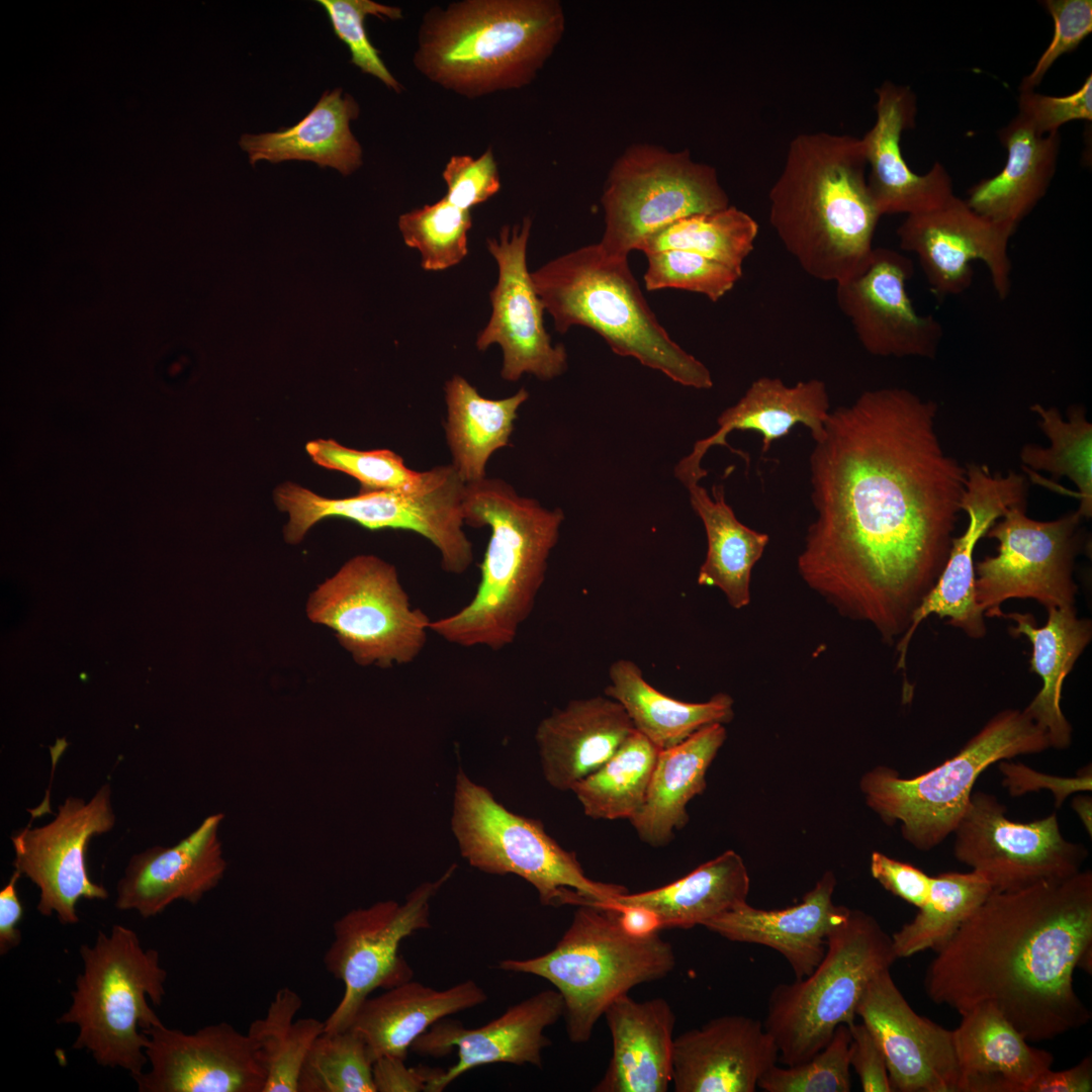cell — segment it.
<instances>
[{"instance_id":"6da1fadb","label":"cell","mask_w":1092,"mask_h":1092,"mask_svg":"<svg viewBox=\"0 0 1092 1092\" xmlns=\"http://www.w3.org/2000/svg\"><path fill=\"white\" fill-rule=\"evenodd\" d=\"M936 415L905 388L864 391L830 411L809 458L816 518L799 573L887 643L935 584L962 512L966 467L944 451Z\"/></svg>"},{"instance_id":"7a4b0ae2","label":"cell","mask_w":1092,"mask_h":1092,"mask_svg":"<svg viewBox=\"0 0 1092 1092\" xmlns=\"http://www.w3.org/2000/svg\"><path fill=\"white\" fill-rule=\"evenodd\" d=\"M1091 871L992 891L936 950L925 992L961 1015L989 1004L1027 1041L1051 1040L1091 1019L1073 980L1091 974Z\"/></svg>"},{"instance_id":"3957f363","label":"cell","mask_w":1092,"mask_h":1092,"mask_svg":"<svg viewBox=\"0 0 1092 1092\" xmlns=\"http://www.w3.org/2000/svg\"><path fill=\"white\" fill-rule=\"evenodd\" d=\"M860 139L798 134L769 190V222L785 249L815 279L840 282L868 260L880 219L867 184Z\"/></svg>"},{"instance_id":"277c9868","label":"cell","mask_w":1092,"mask_h":1092,"mask_svg":"<svg viewBox=\"0 0 1092 1092\" xmlns=\"http://www.w3.org/2000/svg\"><path fill=\"white\" fill-rule=\"evenodd\" d=\"M463 518L467 526L490 530L480 580L466 606L432 620L429 628L451 644L500 650L515 641L535 607L564 513L486 476L466 484Z\"/></svg>"},{"instance_id":"5b68a950","label":"cell","mask_w":1092,"mask_h":1092,"mask_svg":"<svg viewBox=\"0 0 1092 1092\" xmlns=\"http://www.w3.org/2000/svg\"><path fill=\"white\" fill-rule=\"evenodd\" d=\"M565 30L556 0H465L429 10L414 64L467 98L530 84Z\"/></svg>"},{"instance_id":"8992f818","label":"cell","mask_w":1092,"mask_h":1092,"mask_svg":"<svg viewBox=\"0 0 1092 1092\" xmlns=\"http://www.w3.org/2000/svg\"><path fill=\"white\" fill-rule=\"evenodd\" d=\"M531 277L557 332L586 327L617 355L632 357L684 386L713 387L706 365L659 324L627 258L608 254L598 243L549 261Z\"/></svg>"},{"instance_id":"52a82bcc","label":"cell","mask_w":1092,"mask_h":1092,"mask_svg":"<svg viewBox=\"0 0 1092 1092\" xmlns=\"http://www.w3.org/2000/svg\"><path fill=\"white\" fill-rule=\"evenodd\" d=\"M675 967L671 943L658 932L627 934L619 911L603 905L577 906L572 920L549 951L529 959H507L497 968L550 982L563 999L566 1034L587 1042L607 1008L635 986L666 977Z\"/></svg>"},{"instance_id":"ba28073f","label":"cell","mask_w":1092,"mask_h":1092,"mask_svg":"<svg viewBox=\"0 0 1092 1092\" xmlns=\"http://www.w3.org/2000/svg\"><path fill=\"white\" fill-rule=\"evenodd\" d=\"M80 956L83 971L71 992L72 1003L57 1022L78 1027L73 1049L133 1079L148 1064L144 1031L163 1023L148 1002L161 1005L166 993L167 972L159 951L145 949L134 930L115 924L109 934L99 931L93 945L82 944Z\"/></svg>"},{"instance_id":"9c48e42d","label":"cell","mask_w":1092,"mask_h":1092,"mask_svg":"<svg viewBox=\"0 0 1092 1092\" xmlns=\"http://www.w3.org/2000/svg\"><path fill=\"white\" fill-rule=\"evenodd\" d=\"M1051 748L1046 733L1024 710L994 715L953 756L911 779L887 766L860 780L868 806L888 825L901 823L903 837L928 851L953 832L978 777L991 764Z\"/></svg>"},{"instance_id":"30bf717a","label":"cell","mask_w":1092,"mask_h":1092,"mask_svg":"<svg viewBox=\"0 0 1092 1092\" xmlns=\"http://www.w3.org/2000/svg\"><path fill=\"white\" fill-rule=\"evenodd\" d=\"M892 937L871 915L848 909L829 931L826 951L814 971L778 984L767 1000L764 1028L787 1066L821 1051L840 1024L854 1023L869 982L897 960Z\"/></svg>"},{"instance_id":"8fae6325","label":"cell","mask_w":1092,"mask_h":1092,"mask_svg":"<svg viewBox=\"0 0 1092 1092\" xmlns=\"http://www.w3.org/2000/svg\"><path fill=\"white\" fill-rule=\"evenodd\" d=\"M450 822L460 854L472 868L522 878L544 906L605 904L628 893L622 885L588 878L575 852L559 845L540 820L507 809L462 768L455 779Z\"/></svg>"},{"instance_id":"7c38bea8","label":"cell","mask_w":1092,"mask_h":1092,"mask_svg":"<svg viewBox=\"0 0 1092 1092\" xmlns=\"http://www.w3.org/2000/svg\"><path fill=\"white\" fill-rule=\"evenodd\" d=\"M424 472V481L415 490L360 491L343 498L325 497L290 481L282 483L273 497L279 511L288 514L284 539L298 544L327 518L350 520L369 530L412 531L439 551L444 571L462 574L473 560L472 544L463 529L466 483L451 464Z\"/></svg>"},{"instance_id":"4fadbf2b","label":"cell","mask_w":1092,"mask_h":1092,"mask_svg":"<svg viewBox=\"0 0 1092 1092\" xmlns=\"http://www.w3.org/2000/svg\"><path fill=\"white\" fill-rule=\"evenodd\" d=\"M305 612L335 633L357 664L382 668L418 658L432 621L412 607L395 566L371 554L350 558L320 583Z\"/></svg>"},{"instance_id":"5bb4252c","label":"cell","mask_w":1092,"mask_h":1092,"mask_svg":"<svg viewBox=\"0 0 1092 1092\" xmlns=\"http://www.w3.org/2000/svg\"><path fill=\"white\" fill-rule=\"evenodd\" d=\"M601 202L605 230L599 245L625 258L672 221L730 206L714 167L695 162L688 150L649 144L633 145L615 161Z\"/></svg>"},{"instance_id":"9a60e30c","label":"cell","mask_w":1092,"mask_h":1092,"mask_svg":"<svg viewBox=\"0 0 1092 1092\" xmlns=\"http://www.w3.org/2000/svg\"><path fill=\"white\" fill-rule=\"evenodd\" d=\"M455 870L456 864H452L437 880L420 884L402 903L378 901L335 921L324 964L342 981L344 992L325 1020V1031L349 1028L357 1009L374 990L390 989L413 979V969L399 953V945L431 926L432 900Z\"/></svg>"},{"instance_id":"2e32d148","label":"cell","mask_w":1092,"mask_h":1092,"mask_svg":"<svg viewBox=\"0 0 1092 1092\" xmlns=\"http://www.w3.org/2000/svg\"><path fill=\"white\" fill-rule=\"evenodd\" d=\"M1083 518L1071 512L1041 522L1026 515V503L1007 509L986 537L997 554L975 566V600L985 617H1002L1010 599H1032L1045 609L1074 607V562L1082 548Z\"/></svg>"},{"instance_id":"e0dca14e","label":"cell","mask_w":1092,"mask_h":1092,"mask_svg":"<svg viewBox=\"0 0 1092 1092\" xmlns=\"http://www.w3.org/2000/svg\"><path fill=\"white\" fill-rule=\"evenodd\" d=\"M1005 813L994 795L973 791L952 832L956 858L982 875L992 891L1021 890L1082 871L1088 850L1064 838L1056 812L1027 823Z\"/></svg>"},{"instance_id":"ac0fdd59","label":"cell","mask_w":1092,"mask_h":1092,"mask_svg":"<svg viewBox=\"0 0 1092 1092\" xmlns=\"http://www.w3.org/2000/svg\"><path fill=\"white\" fill-rule=\"evenodd\" d=\"M50 823L29 825L11 837L15 850L13 866L39 889L37 911L56 913L64 925L79 922L76 905L80 899L108 897L106 889L88 874L86 853L94 835L108 832L115 823L109 784L99 788L85 802L68 797Z\"/></svg>"},{"instance_id":"d6986e66","label":"cell","mask_w":1092,"mask_h":1092,"mask_svg":"<svg viewBox=\"0 0 1092 1092\" xmlns=\"http://www.w3.org/2000/svg\"><path fill=\"white\" fill-rule=\"evenodd\" d=\"M532 220L504 225L498 239H487L489 253L498 267L497 283L489 292L491 314L478 333L480 351L497 344L503 351L500 376L517 381L525 374L551 380L567 369L563 345H553L544 327L545 307L536 292L527 266V245Z\"/></svg>"},{"instance_id":"ffe728a7","label":"cell","mask_w":1092,"mask_h":1092,"mask_svg":"<svg viewBox=\"0 0 1092 1092\" xmlns=\"http://www.w3.org/2000/svg\"><path fill=\"white\" fill-rule=\"evenodd\" d=\"M966 475L961 507L969 519L967 528L952 539L940 575L914 612L909 629L898 641L897 668L905 667L912 636L930 615L948 618L949 625L973 639H981L987 632L985 616L975 600V549L1008 508L1026 503L1028 482L1022 474L1013 471L993 473L987 465L978 463L968 464Z\"/></svg>"},{"instance_id":"44dd1931","label":"cell","mask_w":1092,"mask_h":1092,"mask_svg":"<svg viewBox=\"0 0 1092 1092\" xmlns=\"http://www.w3.org/2000/svg\"><path fill=\"white\" fill-rule=\"evenodd\" d=\"M902 250L915 254L937 297L958 295L973 282L974 261L983 262L1000 299L1011 290L1008 230L952 195L929 211L906 215L896 231Z\"/></svg>"},{"instance_id":"7402d4cb","label":"cell","mask_w":1092,"mask_h":1092,"mask_svg":"<svg viewBox=\"0 0 1092 1092\" xmlns=\"http://www.w3.org/2000/svg\"><path fill=\"white\" fill-rule=\"evenodd\" d=\"M913 272V263L906 256L874 247L854 274L836 283L837 305L870 354L935 357L942 327L932 315L915 310L906 290Z\"/></svg>"},{"instance_id":"603a6c76","label":"cell","mask_w":1092,"mask_h":1092,"mask_svg":"<svg viewBox=\"0 0 1092 1092\" xmlns=\"http://www.w3.org/2000/svg\"><path fill=\"white\" fill-rule=\"evenodd\" d=\"M148 1072L133 1078L140 1092H263L266 1075L247 1033L228 1022L192 1033L164 1023L144 1031Z\"/></svg>"},{"instance_id":"cb8c5ba5","label":"cell","mask_w":1092,"mask_h":1092,"mask_svg":"<svg viewBox=\"0 0 1092 1092\" xmlns=\"http://www.w3.org/2000/svg\"><path fill=\"white\" fill-rule=\"evenodd\" d=\"M856 1015L884 1054L894 1091L960 1092L952 1030L917 1014L890 969L869 982Z\"/></svg>"},{"instance_id":"d4e9b609","label":"cell","mask_w":1092,"mask_h":1092,"mask_svg":"<svg viewBox=\"0 0 1092 1092\" xmlns=\"http://www.w3.org/2000/svg\"><path fill=\"white\" fill-rule=\"evenodd\" d=\"M563 1016V999L555 990L540 991L476 1028L443 1018L412 1044L411 1050L427 1057H444L457 1050V1062L444 1070L430 1092H441L464 1073L485 1065H532L542 1068V1053L551 1044L547 1027Z\"/></svg>"},{"instance_id":"484cf974","label":"cell","mask_w":1092,"mask_h":1092,"mask_svg":"<svg viewBox=\"0 0 1092 1092\" xmlns=\"http://www.w3.org/2000/svg\"><path fill=\"white\" fill-rule=\"evenodd\" d=\"M876 121L860 139L870 173L867 184L880 214H917L934 209L953 194L952 180L935 162L926 174L914 173L901 149L903 131L914 127L917 99L909 86L885 81L876 89Z\"/></svg>"},{"instance_id":"4316f807","label":"cell","mask_w":1092,"mask_h":1092,"mask_svg":"<svg viewBox=\"0 0 1092 1092\" xmlns=\"http://www.w3.org/2000/svg\"><path fill=\"white\" fill-rule=\"evenodd\" d=\"M778 1060L763 1023L722 1015L674 1037L671 1084L675 1092H754Z\"/></svg>"},{"instance_id":"83f0119b","label":"cell","mask_w":1092,"mask_h":1092,"mask_svg":"<svg viewBox=\"0 0 1092 1092\" xmlns=\"http://www.w3.org/2000/svg\"><path fill=\"white\" fill-rule=\"evenodd\" d=\"M222 818L221 813L206 817L174 846L133 854L116 885V908L149 918L177 900L197 903L226 869L217 835Z\"/></svg>"},{"instance_id":"f1b7e54d","label":"cell","mask_w":1092,"mask_h":1092,"mask_svg":"<svg viewBox=\"0 0 1092 1092\" xmlns=\"http://www.w3.org/2000/svg\"><path fill=\"white\" fill-rule=\"evenodd\" d=\"M829 414V394L822 380L812 378L789 386L779 377L761 376L735 404L720 414L717 431L695 443L692 452L676 464L674 474L684 485L699 482L707 475L701 466L705 454L717 445L733 450L726 438L735 430L757 432L762 438V455L799 424L808 428L817 442Z\"/></svg>"},{"instance_id":"f546056e","label":"cell","mask_w":1092,"mask_h":1092,"mask_svg":"<svg viewBox=\"0 0 1092 1092\" xmlns=\"http://www.w3.org/2000/svg\"><path fill=\"white\" fill-rule=\"evenodd\" d=\"M835 886L834 874L826 872L797 905L764 910L744 902L703 926L730 941L777 950L789 963L796 979H802L821 962L829 931L848 911L833 903Z\"/></svg>"},{"instance_id":"4dcf8cb0","label":"cell","mask_w":1092,"mask_h":1092,"mask_svg":"<svg viewBox=\"0 0 1092 1092\" xmlns=\"http://www.w3.org/2000/svg\"><path fill=\"white\" fill-rule=\"evenodd\" d=\"M636 731L624 708L608 696L571 700L540 721L535 732L545 781L571 791Z\"/></svg>"},{"instance_id":"1f68e13d","label":"cell","mask_w":1092,"mask_h":1092,"mask_svg":"<svg viewBox=\"0 0 1092 1092\" xmlns=\"http://www.w3.org/2000/svg\"><path fill=\"white\" fill-rule=\"evenodd\" d=\"M604 1016L612 1057L594 1092H666L672 1079L675 1014L663 998L615 1000Z\"/></svg>"},{"instance_id":"d6a6232c","label":"cell","mask_w":1092,"mask_h":1092,"mask_svg":"<svg viewBox=\"0 0 1092 1092\" xmlns=\"http://www.w3.org/2000/svg\"><path fill=\"white\" fill-rule=\"evenodd\" d=\"M952 1039L960 1092H1027L1031 1082L1054 1062L1050 1052L1031 1046L989 1004L962 1014Z\"/></svg>"},{"instance_id":"836d02e7","label":"cell","mask_w":1092,"mask_h":1092,"mask_svg":"<svg viewBox=\"0 0 1092 1092\" xmlns=\"http://www.w3.org/2000/svg\"><path fill=\"white\" fill-rule=\"evenodd\" d=\"M1007 159L996 175L968 190L967 204L1012 235L1046 194L1057 170L1059 131L1038 134L1019 114L998 131Z\"/></svg>"},{"instance_id":"e575fe53","label":"cell","mask_w":1092,"mask_h":1092,"mask_svg":"<svg viewBox=\"0 0 1092 1092\" xmlns=\"http://www.w3.org/2000/svg\"><path fill=\"white\" fill-rule=\"evenodd\" d=\"M486 1000L473 980L437 990L412 979L365 999L349 1028L364 1039L373 1062L385 1056L406 1059L414 1041L437 1021Z\"/></svg>"},{"instance_id":"d590c367","label":"cell","mask_w":1092,"mask_h":1092,"mask_svg":"<svg viewBox=\"0 0 1092 1092\" xmlns=\"http://www.w3.org/2000/svg\"><path fill=\"white\" fill-rule=\"evenodd\" d=\"M1048 620L1036 626L1029 613H1003L1012 620L1009 632L1025 636L1032 646L1029 670L1042 680L1041 690L1023 709L1044 730L1053 748L1065 749L1072 742V725L1061 709L1065 678L1092 638L1091 621L1077 616L1075 607L1049 608Z\"/></svg>"},{"instance_id":"8d00e7d4","label":"cell","mask_w":1092,"mask_h":1092,"mask_svg":"<svg viewBox=\"0 0 1092 1092\" xmlns=\"http://www.w3.org/2000/svg\"><path fill=\"white\" fill-rule=\"evenodd\" d=\"M725 739L724 724L714 723L659 750L644 804L629 820L643 842L666 845L686 826L687 806L706 789L707 770Z\"/></svg>"},{"instance_id":"74e56055","label":"cell","mask_w":1092,"mask_h":1092,"mask_svg":"<svg viewBox=\"0 0 1092 1092\" xmlns=\"http://www.w3.org/2000/svg\"><path fill=\"white\" fill-rule=\"evenodd\" d=\"M360 109L356 100L341 88L326 91L312 109L297 123L275 132L245 133L239 145L251 165L261 160L271 163L309 161L332 167L347 176L363 163L362 148L350 129Z\"/></svg>"},{"instance_id":"f35d334b","label":"cell","mask_w":1092,"mask_h":1092,"mask_svg":"<svg viewBox=\"0 0 1092 1092\" xmlns=\"http://www.w3.org/2000/svg\"><path fill=\"white\" fill-rule=\"evenodd\" d=\"M750 880L742 857L727 850L687 876L660 888L622 894L601 904L607 907L641 906L659 918L661 929H688L747 902Z\"/></svg>"},{"instance_id":"ab89813d","label":"cell","mask_w":1092,"mask_h":1092,"mask_svg":"<svg viewBox=\"0 0 1092 1092\" xmlns=\"http://www.w3.org/2000/svg\"><path fill=\"white\" fill-rule=\"evenodd\" d=\"M444 392L450 464L466 484L480 481L486 477L490 456L510 444L518 411L529 392L522 387L509 397L486 398L461 375L448 379Z\"/></svg>"},{"instance_id":"60d3db41","label":"cell","mask_w":1092,"mask_h":1092,"mask_svg":"<svg viewBox=\"0 0 1092 1092\" xmlns=\"http://www.w3.org/2000/svg\"><path fill=\"white\" fill-rule=\"evenodd\" d=\"M609 678L605 695L617 701L636 731L660 750L680 743L707 725L728 723L734 715L729 695L720 693L703 703L676 700L652 687L641 668L629 659L614 661Z\"/></svg>"},{"instance_id":"b9f144b4","label":"cell","mask_w":1092,"mask_h":1092,"mask_svg":"<svg viewBox=\"0 0 1092 1092\" xmlns=\"http://www.w3.org/2000/svg\"><path fill=\"white\" fill-rule=\"evenodd\" d=\"M690 503L703 522L708 549L698 573V584L717 587L729 605L742 609L750 602V577L769 537L742 524L725 500L723 485L712 495L699 482L685 485Z\"/></svg>"},{"instance_id":"7bdbcfd3","label":"cell","mask_w":1092,"mask_h":1092,"mask_svg":"<svg viewBox=\"0 0 1092 1092\" xmlns=\"http://www.w3.org/2000/svg\"><path fill=\"white\" fill-rule=\"evenodd\" d=\"M302 999L294 990L279 989L266 1015L254 1020L247 1032L262 1065L263 1092H297L303 1063L314 1040L325 1031V1021L295 1019Z\"/></svg>"},{"instance_id":"ee69618b","label":"cell","mask_w":1092,"mask_h":1092,"mask_svg":"<svg viewBox=\"0 0 1092 1092\" xmlns=\"http://www.w3.org/2000/svg\"><path fill=\"white\" fill-rule=\"evenodd\" d=\"M659 750L635 731L610 759L571 789L583 813L599 820L634 817L644 804Z\"/></svg>"},{"instance_id":"f6af8a7d","label":"cell","mask_w":1092,"mask_h":1092,"mask_svg":"<svg viewBox=\"0 0 1092 1092\" xmlns=\"http://www.w3.org/2000/svg\"><path fill=\"white\" fill-rule=\"evenodd\" d=\"M1038 417V426L1050 440V447L1026 444L1020 451L1021 462L1030 470L1045 471L1054 480L1069 478L1077 487L1083 519L1092 516V425L1081 404H1072L1063 419L1058 407L1030 406Z\"/></svg>"},{"instance_id":"bcb514c9","label":"cell","mask_w":1092,"mask_h":1092,"mask_svg":"<svg viewBox=\"0 0 1092 1092\" xmlns=\"http://www.w3.org/2000/svg\"><path fill=\"white\" fill-rule=\"evenodd\" d=\"M991 892L989 882L974 871L932 877L924 905L891 936L897 958L939 949Z\"/></svg>"},{"instance_id":"7dc6e473","label":"cell","mask_w":1092,"mask_h":1092,"mask_svg":"<svg viewBox=\"0 0 1092 1092\" xmlns=\"http://www.w3.org/2000/svg\"><path fill=\"white\" fill-rule=\"evenodd\" d=\"M757 222L730 205L724 209L679 218L646 237L637 250L644 254L679 250L701 255L742 273L754 249Z\"/></svg>"},{"instance_id":"c3c4849f","label":"cell","mask_w":1092,"mask_h":1092,"mask_svg":"<svg viewBox=\"0 0 1092 1092\" xmlns=\"http://www.w3.org/2000/svg\"><path fill=\"white\" fill-rule=\"evenodd\" d=\"M372 1066L367 1045L355 1030L324 1031L306 1056L297 1092H376Z\"/></svg>"},{"instance_id":"681fc988","label":"cell","mask_w":1092,"mask_h":1092,"mask_svg":"<svg viewBox=\"0 0 1092 1092\" xmlns=\"http://www.w3.org/2000/svg\"><path fill=\"white\" fill-rule=\"evenodd\" d=\"M470 210L452 204L445 196L401 214L398 228L406 246L421 254L427 271H442L459 264L468 253Z\"/></svg>"},{"instance_id":"f907efd6","label":"cell","mask_w":1092,"mask_h":1092,"mask_svg":"<svg viewBox=\"0 0 1092 1092\" xmlns=\"http://www.w3.org/2000/svg\"><path fill=\"white\" fill-rule=\"evenodd\" d=\"M317 465L356 478L360 491H411L421 486L425 472L407 467L403 459L388 449L357 450L333 439H316L305 445Z\"/></svg>"},{"instance_id":"816d5d0a","label":"cell","mask_w":1092,"mask_h":1092,"mask_svg":"<svg viewBox=\"0 0 1092 1092\" xmlns=\"http://www.w3.org/2000/svg\"><path fill=\"white\" fill-rule=\"evenodd\" d=\"M850 1040L848 1025L840 1024L821 1051L787 1068L774 1065L759 1078L757 1087L766 1092H848Z\"/></svg>"},{"instance_id":"f5cc1de1","label":"cell","mask_w":1092,"mask_h":1092,"mask_svg":"<svg viewBox=\"0 0 1092 1092\" xmlns=\"http://www.w3.org/2000/svg\"><path fill=\"white\" fill-rule=\"evenodd\" d=\"M647 269L643 279L652 290L682 289L704 294L716 302L729 292L742 273L698 254L665 250L645 254Z\"/></svg>"},{"instance_id":"db71d44e","label":"cell","mask_w":1092,"mask_h":1092,"mask_svg":"<svg viewBox=\"0 0 1092 1092\" xmlns=\"http://www.w3.org/2000/svg\"><path fill=\"white\" fill-rule=\"evenodd\" d=\"M326 11L335 34L347 44L351 63L363 73L380 80L386 87L400 93L401 84L394 78L380 58V52L370 41L365 19L374 15L380 19L402 18L400 8L383 5L372 0H317Z\"/></svg>"},{"instance_id":"11a10c76","label":"cell","mask_w":1092,"mask_h":1092,"mask_svg":"<svg viewBox=\"0 0 1092 1092\" xmlns=\"http://www.w3.org/2000/svg\"><path fill=\"white\" fill-rule=\"evenodd\" d=\"M1040 4L1053 19L1054 34L1033 70L1022 78L1020 92L1033 91L1055 62L1074 52L1092 31L1091 0H1044Z\"/></svg>"},{"instance_id":"9f6ffc18","label":"cell","mask_w":1092,"mask_h":1092,"mask_svg":"<svg viewBox=\"0 0 1092 1092\" xmlns=\"http://www.w3.org/2000/svg\"><path fill=\"white\" fill-rule=\"evenodd\" d=\"M442 177L447 185L445 197L452 204L467 210L485 202L500 189L499 174L491 148L477 158L469 155L452 156Z\"/></svg>"},{"instance_id":"6f0895ef","label":"cell","mask_w":1092,"mask_h":1092,"mask_svg":"<svg viewBox=\"0 0 1092 1092\" xmlns=\"http://www.w3.org/2000/svg\"><path fill=\"white\" fill-rule=\"evenodd\" d=\"M1017 114L1021 115L1038 134L1057 132L1069 121H1091V74L1086 77L1078 90L1069 95L1050 96L1034 91L1020 92Z\"/></svg>"},{"instance_id":"680465c9","label":"cell","mask_w":1092,"mask_h":1092,"mask_svg":"<svg viewBox=\"0 0 1092 1092\" xmlns=\"http://www.w3.org/2000/svg\"><path fill=\"white\" fill-rule=\"evenodd\" d=\"M870 870L873 878L893 895L918 909L926 902L932 877L920 869L875 851Z\"/></svg>"},{"instance_id":"91938a15","label":"cell","mask_w":1092,"mask_h":1092,"mask_svg":"<svg viewBox=\"0 0 1092 1092\" xmlns=\"http://www.w3.org/2000/svg\"><path fill=\"white\" fill-rule=\"evenodd\" d=\"M850 1031L849 1064L858 1076L864 1092H893L884 1054L870 1029L861 1023H852Z\"/></svg>"},{"instance_id":"94428289","label":"cell","mask_w":1092,"mask_h":1092,"mask_svg":"<svg viewBox=\"0 0 1092 1092\" xmlns=\"http://www.w3.org/2000/svg\"><path fill=\"white\" fill-rule=\"evenodd\" d=\"M443 1072L440 1068L407 1067L405 1059L391 1056L378 1058L372 1066L376 1092H430Z\"/></svg>"},{"instance_id":"6125c7cd","label":"cell","mask_w":1092,"mask_h":1092,"mask_svg":"<svg viewBox=\"0 0 1092 1092\" xmlns=\"http://www.w3.org/2000/svg\"><path fill=\"white\" fill-rule=\"evenodd\" d=\"M1092 1091V1058L1085 1057L1076 1066L1041 1073L1029 1085L1027 1092H1090Z\"/></svg>"},{"instance_id":"be15d7a7","label":"cell","mask_w":1092,"mask_h":1092,"mask_svg":"<svg viewBox=\"0 0 1092 1092\" xmlns=\"http://www.w3.org/2000/svg\"><path fill=\"white\" fill-rule=\"evenodd\" d=\"M21 877L14 870L8 883L0 891V954H6L21 941V933L18 924L21 921L23 908L16 891V883Z\"/></svg>"},{"instance_id":"e7e4bbea","label":"cell","mask_w":1092,"mask_h":1092,"mask_svg":"<svg viewBox=\"0 0 1092 1092\" xmlns=\"http://www.w3.org/2000/svg\"><path fill=\"white\" fill-rule=\"evenodd\" d=\"M614 908V907H612ZM619 911V923L629 935L645 937L661 929L658 916L650 909L641 906L615 907Z\"/></svg>"},{"instance_id":"03108f58","label":"cell","mask_w":1092,"mask_h":1092,"mask_svg":"<svg viewBox=\"0 0 1092 1092\" xmlns=\"http://www.w3.org/2000/svg\"><path fill=\"white\" fill-rule=\"evenodd\" d=\"M1072 806L1075 812L1078 814L1079 818L1082 820L1087 832L1089 833V836H1091V798L1088 796H1077L1073 799Z\"/></svg>"}]
</instances>
